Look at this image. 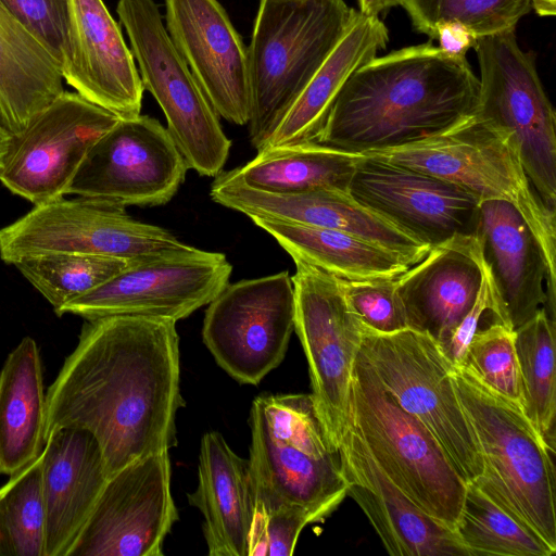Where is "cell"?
I'll list each match as a JSON object with an SVG mask.
<instances>
[{
	"label": "cell",
	"mask_w": 556,
	"mask_h": 556,
	"mask_svg": "<svg viewBox=\"0 0 556 556\" xmlns=\"http://www.w3.org/2000/svg\"><path fill=\"white\" fill-rule=\"evenodd\" d=\"M454 531L470 556H553L556 553L472 483L467 484Z\"/></svg>",
	"instance_id": "cell-33"
},
{
	"label": "cell",
	"mask_w": 556,
	"mask_h": 556,
	"mask_svg": "<svg viewBox=\"0 0 556 556\" xmlns=\"http://www.w3.org/2000/svg\"><path fill=\"white\" fill-rule=\"evenodd\" d=\"M188 167L156 118H119L90 149L66 194L117 202L124 206H159L169 202Z\"/></svg>",
	"instance_id": "cell-16"
},
{
	"label": "cell",
	"mask_w": 556,
	"mask_h": 556,
	"mask_svg": "<svg viewBox=\"0 0 556 556\" xmlns=\"http://www.w3.org/2000/svg\"><path fill=\"white\" fill-rule=\"evenodd\" d=\"M344 0H260L248 51L253 148L288 109L358 17Z\"/></svg>",
	"instance_id": "cell-6"
},
{
	"label": "cell",
	"mask_w": 556,
	"mask_h": 556,
	"mask_svg": "<svg viewBox=\"0 0 556 556\" xmlns=\"http://www.w3.org/2000/svg\"><path fill=\"white\" fill-rule=\"evenodd\" d=\"M142 86L162 109L167 131L188 169L215 177L228 160L231 140L184 58L173 43L153 0H118Z\"/></svg>",
	"instance_id": "cell-9"
},
{
	"label": "cell",
	"mask_w": 556,
	"mask_h": 556,
	"mask_svg": "<svg viewBox=\"0 0 556 556\" xmlns=\"http://www.w3.org/2000/svg\"><path fill=\"white\" fill-rule=\"evenodd\" d=\"M309 516L298 508H253L248 556H290Z\"/></svg>",
	"instance_id": "cell-39"
},
{
	"label": "cell",
	"mask_w": 556,
	"mask_h": 556,
	"mask_svg": "<svg viewBox=\"0 0 556 556\" xmlns=\"http://www.w3.org/2000/svg\"><path fill=\"white\" fill-rule=\"evenodd\" d=\"M362 157L361 153L306 141L262 148L254 159L231 170L244 185L267 192L349 190Z\"/></svg>",
	"instance_id": "cell-31"
},
{
	"label": "cell",
	"mask_w": 556,
	"mask_h": 556,
	"mask_svg": "<svg viewBox=\"0 0 556 556\" xmlns=\"http://www.w3.org/2000/svg\"><path fill=\"white\" fill-rule=\"evenodd\" d=\"M531 7L540 16H554L556 14V0H530Z\"/></svg>",
	"instance_id": "cell-45"
},
{
	"label": "cell",
	"mask_w": 556,
	"mask_h": 556,
	"mask_svg": "<svg viewBox=\"0 0 556 556\" xmlns=\"http://www.w3.org/2000/svg\"><path fill=\"white\" fill-rule=\"evenodd\" d=\"M344 295L361 323L382 333L408 328L395 280L349 281L340 279Z\"/></svg>",
	"instance_id": "cell-38"
},
{
	"label": "cell",
	"mask_w": 556,
	"mask_h": 556,
	"mask_svg": "<svg viewBox=\"0 0 556 556\" xmlns=\"http://www.w3.org/2000/svg\"><path fill=\"white\" fill-rule=\"evenodd\" d=\"M400 4L401 0H358V12L366 17H378L380 13Z\"/></svg>",
	"instance_id": "cell-43"
},
{
	"label": "cell",
	"mask_w": 556,
	"mask_h": 556,
	"mask_svg": "<svg viewBox=\"0 0 556 556\" xmlns=\"http://www.w3.org/2000/svg\"><path fill=\"white\" fill-rule=\"evenodd\" d=\"M68 1L64 80L119 118L139 115L144 88L119 26L103 0Z\"/></svg>",
	"instance_id": "cell-22"
},
{
	"label": "cell",
	"mask_w": 556,
	"mask_h": 556,
	"mask_svg": "<svg viewBox=\"0 0 556 556\" xmlns=\"http://www.w3.org/2000/svg\"><path fill=\"white\" fill-rule=\"evenodd\" d=\"M556 321L544 307L515 330L523 409L551 451H556Z\"/></svg>",
	"instance_id": "cell-32"
},
{
	"label": "cell",
	"mask_w": 556,
	"mask_h": 556,
	"mask_svg": "<svg viewBox=\"0 0 556 556\" xmlns=\"http://www.w3.org/2000/svg\"><path fill=\"white\" fill-rule=\"evenodd\" d=\"M118 119L77 92L64 91L10 136L0 181L34 205L62 198L92 146Z\"/></svg>",
	"instance_id": "cell-15"
},
{
	"label": "cell",
	"mask_w": 556,
	"mask_h": 556,
	"mask_svg": "<svg viewBox=\"0 0 556 556\" xmlns=\"http://www.w3.org/2000/svg\"><path fill=\"white\" fill-rule=\"evenodd\" d=\"M389 33L378 17L358 15L288 109L263 148L316 141L349 77L384 49Z\"/></svg>",
	"instance_id": "cell-27"
},
{
	"label": "cell",
	"mask_w": 556,
	"mask_h": 556,
	"mask_svg": "<svg viewBox=\"0 0 556 556\" xmlns=\"http://www.w3.org/2000/svg\"><path fill=\"white\" fill-rule=\"evenodd\" d=\"M42 453L2 485L1 513L14 556H45Z\"/></svg>",
	"instance_id": "cell-36"
},
{
	"label": "cell",
	"mask_w": 556,
	"mask_h": 556,
	"mask_svg": "<svg viewBox=\"0 0 556 556\" xmlns=\"http://www.w3.org/2000/svg\"><path fill=\"white\" fill-rule=\"evenodd\" d=\"M359 353L395 402L431 433L463 481L479 478L480 446L453 383L455 367L438 342L412 328L382 333L362 324Z\"/></svg>",
	"instance_id": "cell-8"
},
{
	"label": "cell",
	"mask_w": 556,
	"mask_h": 556,
	"mask_svg": "<svg viewBox=\"0 0 556 556\" xmlns=\"http://www.w3.org/2000/svg\"><path fill=\"white\" fill-rule=\"evenodd\" d=\"M294 263V331L307 359L316 409L338 451L349 424L352 369L362 323L349 305L339 278L306 263Z\"/></svg>",
	"instance_id": "cell-12"
},
{
	"label": "cell",
	"mask_w": 556,
	"mask_h": 556,
	"mask_svg": "<svg viewBox=\"0 0 556 556\" xmlns=\"http://www.w3.org/2000/svg\"><path fill=\"white\" fill-rule=\"evenodd\" d=\"M338 454L348 496L391 556H470L454 530L424 513L392 482L350 425Z\"/></svg>",
	"instance_id": "cell-21"
},
{
	"label": "cell",
	"mask_w": 556,
	"mask_h": 556,
	"mask_svg": "<svg viewBox=\"0 0 556 556\" xmlns=\"http://www.w3.org/2000/svg\"><path fill=\"white\" fill-rule=\"evenodd\" d=\"M188 501L203 516L208 555L248 556L254 504L250 463L216 431L201 440L198 486Z\"/></svg>",
	"instance_id": "cell-26"
},
{
	"label": "cell",
	"mask_w": 556,
	"mask_h": 556,
	"mask_svg": "<svg viewBox=\"0 0 556 556\" xmlns=\"http://www.w3.org/2000/svg\"><path fill=\"white\" fill-rule=\"evenodd\" d=\"M349 191L430 248L479 231L480 200L453 182L417 169L363 154Z\"/></svg>",
	"instance_id": "cell-18"
},
{
	"label": "cell",
	"mask_w": 556,
	"mask_h": 556,
	"mask_svg": "<svg viewBox=\"0 0 556 556\" xmlns=\"http://www.w3.org/2000/svg\"><path fill=\"white\" fill-rule=\"evenodd\" d=\"M515 330L495 321L472 336L460 368L475 375L491 390L523 407L521 375Z\"/></svg>",
	"instance_id": "cell-37"
},
{
	"label": "cell",
	"mask_w": 556,
	"mask_h": 556,
	"mask_svg": "<svg viewBox=\"0 0 556 556\" xmlns=\"http://www.w3.org/2000/svg\"><path fill=\"white\" fill-rule=\"evenodd\" d=\"M41 478L45 556H68L109 478L97 440L83 429L54 431L42 451Z\"/></svg>",
	"instance_id": "cell-24"
},
{
	"label": "cell",
	"mask_w": 556,
	"mask_h": 556,
	"mask_svg": "<svg viewBox=\"0 0 556 556\" xmlns=\"http://www.w3.org/2000/svg\"><path fill=\"white\" fill-rule=\"evenodd\" d=\"M479 78L431 42L375 58L338 93L316 142L352 153L435 136L476 113Z\"/></svg>",
	"instance_id": "cell-2"
},
{
	"label": "cell",
	"mask_w": 556,
	"mask_h": 556,
	"mask_svg": "<svg viewBox=\"0 0 556 556\" xmlns=\"http://www.w3.org/2000/svg\"><path fill=\"white\" fill-rule=\"evenodd\" d=\"M249 425L253 507L298 508L312 523L330 516L348 496V485L313 395L257 396Z\"/></svg>",
	"instance_id": "cell-3"
},
{
	"label": "cell",
	"mask_w": 556,
	"mask_h": 556,
	"mask_svg": "<svg viewBox=\"0 0 556 556\" xmlns=\"http://www.w3.org/2000/svg\"><path fill=\"white\" fill-rule=\"evenodd\" d=\"M348 425L415 505L455 530L467 484L431 433L381 386L359 351L352 369Z\"/></svg>",
	"instance_id": "cell-7"
},
{
	"label": "cell",
	"mask_w": 556,
	"mask_h": 556,
	"mask_svg": "<svg viewBox=\"0 0 556 556\" xmlns=\"http://www.w3.org/2000/svg\"><path fill=\"white\" fill-rule=\"evenodd\" d=\"M483 264L479 235L456 236L431 247L395 280L408 328L438 344L447 341L476 302Z\"/></svg>",
	"instance_id": "cell-23"
},
{
	"label": "cell",
	"mask_w": 556,
	"mask_h": 556,
	"mask_svg": "<svg viewBox=\"0 0 556 556\" xmlns=\"http://www.w3.org/2000/svg\"><path fill=\"white\" fill-rule=\"evenodd\" d=\"M452 378L483 460L471 483L556 551L555 453L523 407L464 368H454Z\"/></svg>",
	"instance_id": "cell-4"
},
{
	"label": "cell",
	"mask_w": 556,
	"mask_h": 556,
	"mask_svg": "<svg viewBox=\"0 0 556 556\" xmlns=\"http://www.w3.org/2000/svg\"><path fill=\"white\" fill-rule=\"evenodd\" d=\"M9 139L10 135L0 127V167L2 165V160L8 148Z\"/></svg>",
	"instance_id": "cell-46"
},
{
	"label": "cell",
	"mask_w": 556,
	"mask_h": 556,
	"mask_svg": "<svg viewBox=\"0 0 556 556\" xmlns=\"http://www.w3.org/2000/svg\"><path fill=\"white\" fill-rule=\"evenodd\" d=\"M292 257L349 281L395 280L413 264L404 256L351 233L324 227L251 217Z\"/></svg>",
	"instance_id": "cell-29"
},
{
	"label": "cell",
	"mask_w": 556,
	"mask_h": 556,
	"mask_svg": "<svg viewBox=\"0 0 556 556\" xmlns=\"http://www.w3.org/2000/svg\"><path fill=\"white\" fill-rule=\"evenodd\" d=\"M129 262L101 255L45 253L21 258L12 265L56 312L111 279Z\"/></svg>",
	"instance_id": "cell-34"
},
{
	"label": "cell",
	"mask_w": 556,
	"mask_h": 556,
	"mask_svg": "<svg viewBox=\"0 0 556 556\" xmlns=\"http://www.w3.org/2000/svg\"><path fill=\"white\" fill-rule=\"evenodd\" d=\"M439 41V48L452 58H466V52L475 48L477 36L464 24L450 21L435 27L433 38Z\"/></svg>",
	"instance_id": "cell-42"
},
{
	"label": "cell",
	"mask_w": 556,
	"mask_h": 556,
	"mask_svg": "<svg viewBox=\"0 0 556 556\" xmlns=\"http://www.w3.org/2000/svg\"><path fill=\"white\" fill-rule=\"evenodd\" d=\"M169 451L136 459L111 475L68 556H162L178 520Z\"/></svg>",
	"instance_id": "cell-17"
},
{
	"label": "cell",
	"mask_w": 556,
	"mask_h": 556,
	"mask_svg": "<svg viewBox=\"0 0 556 556\" xmlns=\"http://www.w3.org/2000/svg\"><path fill=\"white\" fill-rule=\"evenodd\" d=\"M478 235L506 324L516 330L546 306L544 255L520 213L502 200L480 201Z\"/></svg>",
	"instance_id": "cell-25"
},
{
	"label": "cell",
	"mask_w": 556,
	"mask_h": 556,
	"mask_svg": "<svg viewBox=\"0 0 556 556\" xmlns=\"http://www.w3.org/2000/svg\"><path fill=\"white\" fill-rule=\"evenodd\" d=\"M50 52L60 68L70 21L68 0H0Z\"/></svg>",
	"instance_id": "cell-40"
},
{
	"label": "cell",
	"mask_w": 556,
	"mask_h": 556,
	"mask_svg": "<svg viewBox=\"0 0 556 556\" xmlns=\"http://www.w3.org/2000/svg\"><path fill=\"white\" fill-rule=\"evenodd\" d=\"M58 62L0 2V126L10 135L65 90Z\"/></svg>",
	"instance_id": "cell-28"
},
{
	"label": "cell",
	"mask_w": 556,
	"mask_h": 556,
	"mask_svg": "<svg viewBox=\"0 0 556 556\" xmlns=\"http://www.w3.org/2000/svg\"><path fill=\"white\" fill-rule=\"evenodd\" d=\"M166 29L218 116L247 125L248 51L217 0H165Z\"/></svg>",
	"instance_id": "cell-20"
},
{
	"label": "cell",
	"mask_w": 556,
	"mask_h": 556,
	"mask_svg": "<svg viewBox=\"0 0 556 556\" xmlns=\"http://www.w3.org/2000/svg\"><path fill=\"white\" fill-rule=\"evenodd\" d=\"M2 486L0 488V556H14L10 538L8 535L1 513Z\"/></svg>",
	"instance_id": "cell-44"
},
{
	"label": "cell",
	"mask_w": 556,
	"mask_h": 556,
	"mask_svg": "<svg viewBox=\"0 0 556 556\" xmlns=\"http://www.w3.org/2000/svg\"><path fill=\"white\" fill-rule=\"evenodd\" d=\"M212 200L248 217L331 228L391 250L413 264L430 247L357 201L349 190L324 188L274 193L244 185L232 170L219 173L211 185Z\"/></svg>",
	"instance_id": "cell-19"
},
{
	"label": "cell",
	"mask_w": 556,
	"mask_h": 556,
	"mask_svg": "<svg viewBox=\"0 0 556 556\" xmlns=\"http://www.w3.org/2000/svg\"><path fill=\"white\" fill-rule=\"evenodd\" d=\"M46 394L37 343L25 337L0 371V475L12 476L43 451Z\"/></svg>",
	"instance_id": "cell-30"
},
{
	"label": "cell",
	"mask_w": 556,
	"mask_h": 556,
	"mask_svg": "<svg viewBox=\"0 0 556 556\" xmlns=\"http://www.w3.org/2000/svg\"><path fill=\"white\" fill-rule=\"evenodd\" d=\"M476 115L508 131L523 169L545 205L556 211V114L534 56L517 43L515 29L480 37Z\"/></svg>",
	"instance_id": "cell-10"
},
{
	"label": "cell",
	"mask_w": 556,
	"mask_h": 556,
	"mask_svg": "<svg viewBox=\"0 0 556 556\" xmlns=\"http://www.w3.org/2000/svg\"><path fill=\"white\" fill-rule=\"evenodd\" d=\"M192 248L162 227L132 218L126 206L90 197L35 205L0 229V257L8 264L45 253L137 261Z\"/></svg>",
	"instance_id": "cell-11"
},
{
	"label": "cell",
	"mask_w": 556,
	"mask_h": 556,
	"mask_svg": "<svg viewBox=\"0 0 556 556\" xmlns=\"http://www.w3.org/2000/svg\"><path fill=\"white\" fill-rule=\"evenodd\" d=\"M231 271L225 254L194 247L130 261L111 279L55 313L86 320L129 315L177 323L212 302L229 283Z\"/></svg>",
	"instance_id": "cell-13"
},
{
	"label": "cell",
	"mask_w": 556,
	"mask_h": 556,
	"mask_svg": "<svg viewBox=\"0 0 556 556\" xmlns=\"http://www.w3.org/2000/svg\"><path fill=\"white\" fill-rule=\"evenodd\" d=\"M207 305L206 348L233 379L258 384L282 362L294 331L292 276L286 270L228 283Z\"/></svg>",
	"instance_id": "cell-14"
},
{
	"label": "cell",
	"mask_w": 556,
	"mask_h": 556,
	"mask_svg": "<svg viewBox=\"0 0 556 556\" xmlns=\"http://www.w3.org/2000/svg\"><path fill=\"white\" fill-rule=\"evenodd\" d=\"M184 405L176 321L129 315L87 320L46 393L45 437L62 428L88 431L110 477L175 446Z\"/></svg>",
	"instance_id": "cell-1"
},
{
	"label": "cell",
	"mask_w": 556,
	"mask_h": 556,
	"mask_svg": "<svg viewBox=\"0 0 556 556\" xmlns=\"http://www.w3.org/2000/svg\"><path fill=\"white\" fill-rule=\"evenodd\" d=\"M363 154L434 175L480 201L511 204L542 250L549 276L546 309L556 312V211L531 186L508 131L473 114L427 139Z\"/></svg>",
	"instance_id": "cell-5"
},
{
	"label": "cell",
	"mask_w": 556,
	"mask_h": 556,
	"mask_svg": "<svg viewBox=\"0 0 556 556\" xmlns=\"http://www.w3.org/2000/svg\"><path fill=\"white\" fill-rule=\"evenodd\" d=\"M1 127V126H0ZM2 128V127H1Z\"/></svg>",
	"instance_id": "cell-47"
},
{
	"label": "cell",
	"mask_w": 556,
	"mask_h": 556,
	"mask_svg": "<svg viewBox=\"0 0 556 556\" xmlns=\"http://www.w3.org/2000/svg\"><path fill=\"white\" fill-rule=\"evenodd\" d=\"M486 311L494 316L495 321L507 326L493 278L484 261L482 283L475 304L458 324L448 340L443 344H439L455 368L462 367L466 349L472 336L479 329V321Z\"/></svg>",
	"instance_id": "cell-41"
},
{
	"label": "cell",
	"mask_w": 556,
	"mask_h": 556,
	"mask_svg": "<svg viewBox=\"0 0 556 556\" xmlns=\"http://www.w3.org/2000/svg\"><path fill=\"white\" fill-rule=\"evenodd\" d=\"M414 28L433 38L435 27L456 21L477 38L515 29L532 7L530 0H401Z\"/></svg>",
	"instance_id": "cell-35"
}]
</instances>
